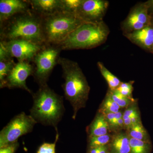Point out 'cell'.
I'll list each match as a JSON object with an SVG mask.
<instances>
[{
	"mask_svg": "<svg viewBox=\"0 0 153 153\" xmlns=\"http://www.w3.org/2000/svg\"><path fill=\"white\" fill-rule=\"evenodd\" d=\"M124 125L127 128L129 129L132 126L131 123V117H128L124 120Z\"/></svg>",
	"mask_w": 153,
	"mask_h": 153,
	"instance_id": "1f68e13d",
	"label": "cell"
},
{
	"mask_svg": "<svg viewBox=\"0 0 153 153\" xmlns=\"http://www.w3.org/2000/svg\"><path fill=\"white\" fill-rule=\"evenodd\" d=\"M0 29L1 41L23 40L40 45L45 44L41 17L31 10L1 23Z\"/></svg>",
	"mask_w": 153,
	"mask_h": 153,
	"instance_id": "6da1fadb",
	"label": "cell"
},
{
	"mask_svg": "<svg viewBox=\"0 0 153 153\" xmlns=\"http://www.w3.org/2000/svg\"><path fill=\"white\" fill-rule=\"evenodd\" d=\"M97 65L102 75L107 82L110 90L114 91L117 89L122 82L120 80L112 74L105 67L102 62L99 61L97 63Z\"/></svg>",
	"mask_w": 153,
	"mask_h": 153,
	"instance_id": "e0dca14e",
	"label": "cell"
},
{
	"mask_svg": "<svg viewBox=\"0 0 153 153\" xmlns=\"http://www.w3.org/2000/svg\"><path fill=\"white\" fill-rule=\"evenodd\" d=\"M61 50L59 45L45 44L33 57V76L39 87L47 85L50 74L59 63Z\"/></svg>",
	"mask_w": 153,
	"mask_h": 153,
	"instance_id": "8992f818",
	"label": "cell"
},
{
	"mask_svg": "<svg viewBox=\"0 0 153 153\" xmlns=\"http://www.w3.org/2000/svg\"><path fill=\"white\" fill-rule=\"evenodd\" d=\"M98 153H107V148L105 146L101 147Z\"/></svg>",
	"mask_w": 153,
	"mask_h": 153,
	"instance_id": "e575fe53",
	"label": "cell"
},
{
	"mask_svg": "<svg viewBox=\"0 0 153 153\" xmlns=\"http://www.w3.org/2000/svg\"><path fill=\"white\" fill-rule=\"evenodd\" d=\"M58 139L59 134L57 133L55 142L52 143H44L39 148L37 153H55L56 143Z\"/></svg>",
	"mask_w": 153,
	"mask_h": 153,
	"instance_id": "484cf974",
	"label": "cell"
},
{
	"mask_svg": "<svg viewBox=\"0 0 153 153\" xmlns=\"http://www.w3.org/2000/svg\"><path fill=\"white\" fill-rule=\"evenodd\" d=\"M102 147V146H101ZM101 147L97 148H90L89 153H98Z\"/></svg>",
	"mask_w": 153,
	"mask_h": 153,
	"instance_id": "836d02e7",
	"label": "cell"
},
{
	"mask_svg": "<svg viewBox=\"0 0 153 153\" xmlns=\"http://www.w3.org/2000/svg\"><path fill=\"white\" fill-rule=\"evenodd\" d=\"M13 58L0 60V86L2 85L7 76L16 66Z\"/></svg>",
	"mask_w": 153,
	"mask_h": 153,
	"instance_id": "ffe728a7",
	"label": "cell"
},
{
	"mask_svg": "<svg viewBox=\"0 0 153 153\" xmlns=\"http://www.w3.org/2000/svg\"><path fill=\"white\" fill-rule=\"evenodd\" d=\"M1 42L12 58L16 57L19 61L32 62L36 53L43 47V45L35 44L23 40H13Z\"/></svg>",
	"mask_w": 153,
	"mask_h": 153,
	"instance_id": "8fae6325",
	"label": "cell"
},
{
	"mask_svg": "<svg viewBox=\"0 0 153 153\" xmlns=\"http://www.w3.org/2000/svg\"><path fill=\"white\" fill-rule=\"evenodd\" d=\"M19 144L18 141L0 148V153H15Z\"/></svg>",
	"mask_w": 153,
	"mask_h": 153,
	"instance_id": "4316f807",
	"label": "cell"
},
{
	"mask_svg": "<svg viewBox=\"0 0 153 153\" xmlns=\"http://www.w3.org/2000/svg\"><path fill=\"white\" fill-rule=\"evenodd\" d=\"M31 10L28 1L1 0L0 24L7 21L17 14L25 13Z\"/></svg>",
	"mask_w": 153,
	"mask_h": 153,
	"instance_id": "7c38bea8",
	"label": "cell"
},
{
	"mask_svg": "<svg viewBox=\"0 0 153 153\" xmlns=\"http://www.w3.org/2000/svg\"><path fill=\"white\" fill-rule=\"evenodd\" d=\"M131 152L132 153H149L152 148L150 142L130 138Z\"/></svg>",
	"mask_w": 153,
	"mask_h": 153,
	"instance_id": "ac0fdd59",
	"label": "cell"
},
{
	"mask_svg": "<svg viewBox=\"0 0 153 153\" xmlns=\"http://www.w3.org/2000/svg\"><path fill=\"white\" fill-rule=\"evenodd\" d=\"M32 95L33 105L30 110V115L37 123L53 127L58 133L57 125L65 111L63 97L48 85L40 86Z\"/></svg>",
	"mask_w": 153,
	"mask_h": 153,
	"instance_id": "3957f363",
	"label": "cell"
},
{
	"mask_svg": "<svg viewBox=\"0 0 153 153\" xmlns=\"http://www.w3.org/2000/svg\"><path fill=\"white\" fill-rule=\"evenodd\" d=\"M129 129L131 137L140 140L150 142L149 134L143 126L141 123L140 122L136 125L133 126Z\"/></svg>",
	"mask_w": 153,
	"mask_h": 153,
	"instance_id": "d6986e66",
	"label": "cell"
},
{
	"mask_svg": "<svg viewBox=\"0 0 153 153\" xmlns=\"http://www.w3.org/2000/svg\"><path fill=\"white\" fill-rule=\"evenodd\" d=\"M133 89V88L132 83L131 82H122L119 86L117 88L116 90L123 95L133 100L132 97Z\"/></svg>",
	"mask_w": 153,
	"mask_h": 153,
	"instance_id": "d4e9b609",
	"label": "cell"
},
{
	"mask_svg": "<svg viewBox=\"0 0 153 153\" xmlns=\"http://www.w3.org/2000/svg\"><path fill=\"white\" fill-rule=\"evenodd\" d=\"M133 44L145 51L152 53L153 50V27L149 25L141 30L123 34Z\"/></svg>",
	"mask_w": 153,
	"mask_h": 153,
	"instance_id": "4fadbf2b",
	"label": "cell"
},
{
	"mask_svg": "<svg viewBox=\"0 0 153 153\" xmlns=\"http://www.w3.org/2000/svg\"><path fill=\"white\" fill-rule=\"evenodd\" d=\"M151 25L153 27V15H151Z\"/></svg>",
	"mask_w": 153,
	"mask_h": 153,
	"instance_id": "d590c367",
	"label": "cell"
},
{
	"mask_svg": "<svg viewBox=\"0 0 153 153\" xmlns=\"http://www.w3.org/2000/svg\"></svg>",
	"mask_w": 153,
	"mask_h": 153,
	"instance_id": "74e56055",
	"label": "cell"
},
{
	"mask_svg": "<svg viewBox=\"0 0 153 153\" xmlns=\"http://www.w3.org/2000/svg\"><path fill=\"white\" fill-rule=\"evenodd\" d=\"M148 6L149 13L150 15H153V0H149L146 1Z\"/></svg>",
	"mask_w": 153,
	"mask_h": 153,
	"instance_id": "4dcf8cb0",
	"label": "cell"
},
{
	"mask_svg": "<svg viewBox=\"0 0 153 153\" xmlns=\"http://www.w3.org/2000/svg\"><path fill=\"white\" fill-rule=\"evenodd\" d=\"M108 93L113 100L122 108L127 107L131 104L132 101H133L132 100L122 94L116 89L114 91L109 90Z\"/></svg>",
	"mask_w": 153,
	"mask_h": 153,
	"instance_id": "7402d4cb",
	"label": "cell"
},
{
	"mask_svg": "<svg viewBox=\"0 0 153 153\" xmlns=\"http://www.w3.org/2000/svg\"><path fill=\"white\" fill-rule=\"evenodd\" d=\"M138 113L137 112L136 108L134 106H131L126 110L123 116V120H125L128 118L131 117L135 114Z\"/></svg>",
	"mask_w": 153,
	"mask_h": 153,
	"instance_id": "83f0119b",
	"label": "cell"
},
{
	"mask_svg": "<svg viewBox=\"0 0 153 153\" xmlns=\"http://www.w3.org/2000/svg\"><path fill=\"white\" fill-rule=\"evenodd\" d=\"M109 135H104L99 136L91 137L89 138V146L90 148L99 147L105 146L110 140Z\"/></svg>",
	"mask_w": 153,
	"mask_h": 153,
	"instance_id": "cb8c5ba5",
	"label": "cell"
},
{
	"mask_svg": "<svg viewBox=\"0 0 153 153\" xmlns=\"http://www.w3.org/2000/svg\"><path fill=\"white\" fill-rule=\"evenodd\" d=\"M110 33L104 21L82 23L59 44L62 50L88 49L104 44Z\"/></svg>",
	"mask_w": 153,
	"mask_h": 153,
	"instance_id": "277c9868",
	"label": "cell"
},
{
	"mask_svg": "<svg viewBox=\"0 0 153 153\" xmlns=\"http://www.w3.org/2000/svg\"><path fill=\"white\" fill-rule=\"evenodd\" d=\"M115 114V113H107L103 114L105 119H106L108 123L109 126H111L113 121Z\"/></svg>",
	"mask_w": 153,
	"mask_h": 153,
	"instance_id": "f1b7e54d",
	"label": "cell"
},
{
	"mask_svg": "<svg viewBox=\"0 0 153 153\" xmlns=\"http://www.w3.org/2000/svg\"><path fill=\"white\" fill-rule=\"evenodd\" d=\"M106 0H82L76 16L86 23H99L103 21L109 7Z\"/></svg>",
	"mask_w": 153,
	"mask_h": 153,
	"instance_id": "30bf717a",
	"label": "cell"
},
{
	"mask_svg": "<svg viewBox=\"0 0 153 153\" xmlns=\"http://www.w3.org/2000/svg\"><path fill=\"white\" fill-rule=\"evenodd\" d=\"M111 147L113 153H129L131 152L130 138L123 133L114 135L112 138Z\"/></svg>",
	"mask_w": 153,
	"mask_h": 153,
	"instance_id": "2e32d148",
	"label": "cell"
},
{
	"mask_svg": "<svg viewBox=\"0 0 153 153\" xmlns=\"http://www.w3.org/2000/svg\"><path fill=\"white\" fill-rule=\"evenodd\" d=\"M151 25V16L148 6L144 2L137 3L130 11L127 16L121 24L123 34L141 30Z\"/></svg>",
	"mask_w": 153,
	"mask_h": 153,
	"instance_id": "ba28073f",
	"label": "cell"
},
{
	"mask_svg": "<svg viewBox=\"0 0 153 153\" xmlns=\"http://www.w3.org/2000/svg\"><path fill=\"white\" fill-rule=\"evenodd\" d=\"M62 12L76 16V11L82 2V0H61Z\"/></svg>",
	"mask_w": 153,
	"mask_h": 153,
	"instance_id": "603a6c76",
	"label": "cell"
},
{
	"mask_svg": "<svg viewBox=\"0 0 153 153\" xmlns=\"http://www.w3.org/2000/svg\"><path fill=\"white\" fill-rule=\"evenodd\" d=\"M41 18L45 44L53 45L61 44L84 23L75 15L62 11Z\"/></svg>",
	"mask_w": 153,
	"mask_h": 153,
	"instance_id": "5b68a950",
	"label": "cell"
},
{
	"mask_svg": "<svg viewBox=\"0 0 153 153\" xmlns=\"http://www.w3.org/2000/svg\"><path fill=\"white\" fill-rule=\"evenodd\" d=\"M123 115L122 113L120 111H119L118 112L115 113L114 118V119L113 121L111 127H114V126L115 125L117 122L118 120L120 119L123 117Z\"/></svg>",
	"mask_w": 153,
	"mask_h": 153,
	"instance_id": "f546056e",
	"label": "cell"
},
{
	"mask_svg": "<svg viewBox=\"0 0 153 153\" xmlns=\"http://www.w3.org/2000/svg\"><path fill=\"white\" fill-rule=\"evenodd\" d=\"M31 10L41 17L62 11L61 0H30Z\"/></svg>",
	"mask_w": 153,
	"mask_h": 153,
	"instance_id": "5bb4252c",
	"label": "cell"
},
{
	"mask_svg": "<svg viewBox=\"0 0 153 153\" xmlns=\"http://www.w3.org/2000/svg\"><path fill=\"white\" fill-rule=\"evenodd\" d=\"M152 53V54H153V50L152 52V53Z\"/></svg>",
	"mask_w": 153,
	"mask_h": 153,
	"instance_id": "8d00e7d4",
	"label": "cell"
},
{
	"mask_svg": "<svg viewBox=\"0 0 153 153\" xmlns=\"http://www.w3.org/2000/svg\"><path fill=\"white\" fill-rule=\"evenodd\" d=\"M123 126H124V120L122 117L120 119L118 120L117 122L115 125L114 128H120L123 127Z\"/></svg>",
	"mask_w": 153,
	"mask_h": 153,
	"instance_id": "d6a6232c",
	"label": "cell"
},
{
	"mask_svg": "<svg viewBox=\"0 0 153 153\" xmlns=\"http://www.w3.org/2000/svg\"><path fill=\"white\" fill-rule=\"evenodd\" d=\"M37 123L24 112L14 117L0 132V148L16 142L19 138L33 131Z\"/></svg>",
	"mask_w": 153,
	"mask_h": 153,
	"instance_id": "52a82bcc",
	"label": "cell"
},
{
	"mask_svg": "<svg viewBox=\"0 0 153 153\" xmlns=\"http://www.w3.org/2000/svg\"><path fill=\"white\" fill-rule=\"evenodd\" d=\"M109 125L104 115L100 113L96 116L88 128L89 137L99 136L107 134Z\"/></svg>",
	"mask_w": 153,
	"mask_h": 153,
	"instance_id": "9a60e30c",
	"label": "cell"
},
{
	"mask_svg": "<svg viewBox=\"0 0 153 153\" xmlns=\"http://www.w3.org/2000/svg\"><path fill=\"white\" fill-rule=\"evenodd\" d=\"M58 64L61 66L65 80L62 85L64 96L72 107V118L75 119L78 111L86 105L90 87L77 63L60 57Z\"/></svg>",
	"mask_w": 153,
	"mask_h": 153,
	"instance_id": "7a4b0ae2",
	"label": "cell"
},
{
	"mask_svg": "<svg viewBox=\"0 0 153 153\" xmlns=\"http://www.w3.org/2000/svg\"><path fill=\"white\" fill-rule=\"evenodd\" d=\"M34 71V66L30 62L19 61L0 88H21L32 94L33 92L27 86L26 80L29 76H33Z\"/></svg>",
	"mask_w": 153,
	"mask_h": 153,
	"instance_id": "9c48e42d",
	"label": "cell"
},
{
	"mask_svg": "<svg viewBox=\"0 0 153 153\" xmlns=\"http://www.w3.org/2000/svg\"><path fill=\"white\" fill-rule=\"evenodd\" d=\"M120 108V106L113 100L108 93L100 111L102 114L109 113H116L119 111Z\"/></svg>",
	"mask_w": 153,
	"mask_h": 153,
	"instance_id": "44dd1931",
	"label": "cell"
}]
</instances>
